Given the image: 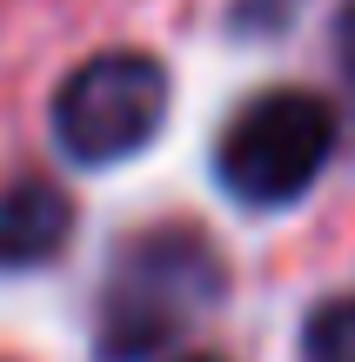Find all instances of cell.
Instances as JSON below:
<instances>
[{"label": "cell", "instance_id": "cell-6", "mask_svg": "<svg viewBox=\"0 0 355 362\" xmlns=\"http://www.w3.org/2000/svg\"><path fill=\"white\" fill-rule=\"evenodd\" d=\"M335 61H342V74H349V88H355V0L335 13Z\"/></svg>", "mask_w": 355, "mask_h": 362}, {"label": "cell", "instance_id": "cell-2", "mask_svg": "<svg viewBox=\"0 0 355 362\" xmlns=\"http://www.w3.org/2000/svg\"><path fill=\"white\" fill-rule=\"evenodd\" d=\"M335 107L308 88H268L215 141V175L248 208H289L315 188L335 155Z\"/></svg>", "mask_w": 355, "mask_h": 362}, {"label": "cell", "instance_id": "cell-4", "mask_svg": "<svg viewBox=\"0 0 355 362\" xmlns=\"http://www.w3.org/2000/svg\"><path fill=\"white\" fill-rule=\"evenodd\" d=\"M67 235H74V202L54 181L27 175L0 188V269H40L67 248Z\"/></svg>", "mask_w": 355, "mask_h": 362}, {"label": "cell", "instance_id": "cell-7", "mask_svg": "<svg viewBox=\"0 0 355 362\" xmlns=\"http://www.w3.org/2000/svg\"><path fill=\"white\" fill-rule=\"evenodd\" d=\"M188 362H222V356H188Z\"/></svg>", "mask_w": 355, "mask_h": 362}, {"label": "cell", "instance_id": "cell-5", "mask_svg": "<svg viewBox=\"0 0 355 362\" xmlns=\"http://www.w3.org/2000/svg\"><path fill=\"white\" fill-rule=\"evenodd\" d=\"M302 362H355V296L322 302L302 322Z\"/></svg>", "mask_w": 355, "mask_h": 362}, {"label": "cell", "instance_id": "cell-1", "mask_svg": "<svg viewBox=\"0 0 355 362\" xmlns=\"http://www.w3.org/2000/svg\"><path fill=\"white\" fill-rule=\"evenodd\" d=\"M222 296V255L195 228H155L121 248L101 288V362L161 356L208 302Z\"/></svg>", "mask_w": 355, "mask_h": 362}, {"label": "cell", "instance_id": "cell-3", "mask_svg": "<svg viewBox=\"0 0 355 362\" xmlns=\"http://www.w3.org/2000/svg\"><path fill=\"white\" fill-rule=\"evenodd\" d=\"M168 121V67L141 47H107L80 61L54 94V141L80 168L141 155Z\"/></svg>", "mask_w": 355, "mask_h": 362}]
</instances>
